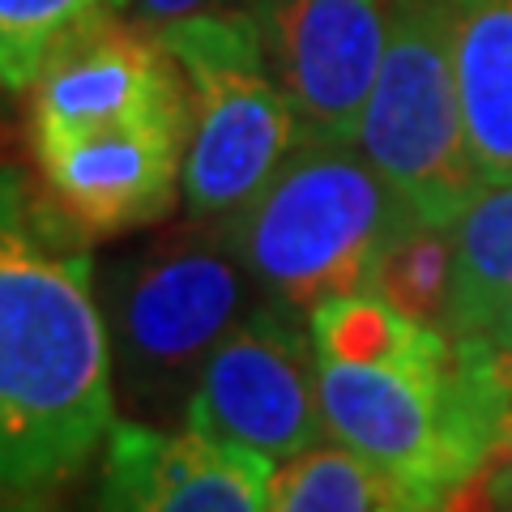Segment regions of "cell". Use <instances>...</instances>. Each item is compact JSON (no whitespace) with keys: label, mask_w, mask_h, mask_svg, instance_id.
Listing matches in <instances>:
<instances>
[{"label":"cell","mask_w":512,"mask_h":512,"mask_svg":"<svg viewBox=\"0 0 512 512\" xmlns=\"http://www.w3.org/2000/svg\"><path fill=\"white\" fill-rule=\"evenodd\" d=\"M94 239L0 163V491L73 483L120 423Z\"/></svg>","instance_id":"1"},{"label":"cell","mask_w":512,"mask_h":512,"mask_svg":"<svg viewBox=\"0 0 512 512\" xmlns=\"http://www.w3.org/2000/svg\"><path fill=\"white\" fill-rule=\"evenodd\" d=\"M316 393L329 440L393 474L423 512L478 487L512 414L487 350L444 329L393 359L316 355Z\"/></svg>","instance_id":"2"},{"label":"cell","mask_w":512,"mask_h":512,"mask_svg":"<svg viewBox=\"0 0 512 512\" xmlns=\"http://www.w3.org/2000/svg\"><path fill=\"white\" fill-rule=\"evenodd\" d=\"M227 222L163 227L99 265L116 397L128 419L184 423V406L214 346L261 303Z\"/></svg>","instance_id":"3"},{"label":"cell","mask_w":512,"mask_h":512,"mask_svg":"<svg viewBox=\"0 0 512 512\" xmlns=\"http://www.w3.org/2000/svg\"><path fill=\"white\" fill-rule=\"evenodd\" d=\"M414 214L355 141L303 137L256 197L227 218L265 299L308 316L316 303L376 291L380 261Z\"/></svg>","instance_id":"4"},{"label":"cell","mask_w":512,"mask_h":512,"mask_svg":"<svg viewBox=\"0 0 512 512\" xmlns=\"http://www.w3.org/2000/svg\"><path fill=\"white\" fill-rule=\"evenodd\" d=\"M154 35L188 82L184 210L227 222L295 154L303 124L269 69L261 26L248 9L197 13L158 26Z\"/></svg>","instance_id":"5"},{"label":"cell","mask_w":512,"mask_h":512,"mask_svg":"<svg viewBox=\"0 0 512 512\" xmlns=\"http://www.w3.org/2000/svg\"><path fill=\"white\" fill-rule=\"evenodd\" d=\"M355 146L423 222L448 227L483 184L457 99L448 0H389V43Z\"/></svg>","instance_id":"6"},{"label":"cell","mask_w":512,"mask_h":512,"mask_svg":"<svg viewBox=\"0 0 512 512\" xmlns=\"http://www.w3.org/2000/svg\"><path fill=\"white\" fill-rule=\"evenodd\" d=\"M184 427L252 448L278 466L329 440L303 312L274 299L256 303L205 359L184 406Z\"/></svg>","instance_id":"7"},{"label":"cell","mask_w":512,"mask_h":512,"mask_svg":"<svg viewBox=\"0 0 512 512\" xmlns=\"http://www.w3.org/2000/svg\"><path fill=\"white\" fill-rule=\"evenodd\" d=\"M188 99L141 116L30 137L39 180L94 244L167 222L180 201Z\"/></svg>","instance_id":"8"},{"label":"cell","mask_w":512,"mask_h":512,"mask_svg":"<svg viewBox=\"0 0 512 512\" xmlns=\"http://www.w3.org/2000/svg\"><path fill=\"white\" fill-rule=\"evenodd\" d=\"M248 13L303 137L355 141L389 43V0H252Z\"/></svg>","instance_id":"9"},{"label":"cell","mask_w":512,"mask_h":512,"mask_svg":"<svg viewBox=\"0 0 512 512\" xmlns=\"http://www.w3.org/2000/svg\"><path fill=\"white\" fill-rule=\"evenodd\" d=\"M274 474L252 448L124 414L103 444L99 512H265Z\"/></svg>","instance_id":"10"},{"label":"cell","mask_w":512,"mask_h":512,"mask_svg":"<svg viewBox=\"0 0 512 512\" xmlns=\"http://www.w3.org/2000/svg\"><path fill=\"white\" fill-rule=\"evenodd\" d=\"M453 5V73L474 167L483 180H512V0Z\"/></svg>","instance_id":"11"},{"label":"cell","mask_w":512,"mask_h":512,"mask_svg":"<svg viewBox=\"0 0 512 512\" xmlns=\"http://www.w3.org/2000/svg\"><path fill=\"white\" fill-rule=\"evenodd\" d=\"M453 235V299L448 338H474L483 320L512 295V180H483L461 214L448 222Z\"/></svg>","instance_id":"12"},{"label":"cell","mask_w":512,"mask_h":512,"mask_svg":"<svg viewBox=\"0 0 512 512\" xmlns=\"http://www.w3.org/2000/svg\"><path fill=\"white\" fill-rule=\"evenodd\" d=\"M265 512H423V504L355 448L320 440L278 466Z\"/></svg>","instance_id":"13"},{"label":"cell","mask_w":512,"mask_h":512,"mask_svg":"<svg viewBox=\"0 0 512 512\" xmlns=\"http://www.w3.org/2000/svg\"><path fill=\"white\" fill-rule=\"evenodd\" d=\"M128 5L133 0H0V90L30 94L60 43Z\"/></svg>","instance_id":"14"},{"label":"cell","mask_w":512,"mask_h":512,"mask_svg":"<svg viewBox=\"0 0 512 512\" xmlns=\"http://www.w3.org/2000/svg\"><path fill=\"white\" fill-rule=\"evenodd\" d=\"M376 291L389 295L402 312L444 329L448 299H453V235H448V227L410 218L384 252Z\"/></svg>","instance_id":"15"},{"label":"cell","mask_w":512,"mask_h":512,"mask_svg":"<svg viewBox=\"0 0 512 512\" xmlns=\"http://www.w3.org/2000/svg\"><path fill=\"white\" fill-rule=\"evenodd\" d=\"M252 0H133L128 13L141 26H167L180 18H197V13H231V9H248Z\"/></svg>","instance_id":"16"},{"label":"cell","mask_w":512,"mask_h":512,"mask_svg":"<svg viewBox=\"0 0 512 512\" xmlns=\"http://www.w3.org/2000/svg\"><path fill=\"white\" fill-rule=\"evenodd\" d=\"M478 487H483L487 504L495 512H512V414H508V423L500 431V444H495L483 478H478Z\"/></svg>","instance_id":"17"},{"label":"cell","mask_w":512,"mask_h":512,"mask_svg":"<svg viewBox=\"0 0 512 512\" xmlns=\"http://www.w3.org/2000/svg\"><path fill=\"white\" fill-rule=\"evenodd\" d=\"M470 342H483L487 350H495V355H504V359H512V295L495 308L487 320H483V329L474 333Z\"/></svg>","instance_id":"18"},{"label":"cell","mask_w":512,"mask_h":512,"mask_svg":"<svg viewBox=\"0 0 512 512\" xmlns=\"http://www.w3.org/2000/svg\"><path fill=\"white\" fill-rule=\"evenodd\" d=\"M470 342V338H466ZM483 346V342H478ZM487 350V346H483ZM487 359H491V367H495V380H500V389H504V397H508V406H512V359H504V355H495V350H487Z\"/></svg>","instance_id":"19"},{"label":"cell","mask_w":512,"mask_h":512,"mask_svg":"<svg viewBox=\"0 0 512 512\" xmlns=\"http://www.w3.org/2000/svg\"><path fill=\"white\" fill-rule=\"evenodd\" d=\"M0 512H52V508H43L35 495H9V491H0Z\"/></svg>","instance_id":"20"},{"label":"cell","mask_w":512,"mask_h":512,"mask_svg":"<svg viewBox=\"0 0 512 512\" xmlns=\"http://www.w3.org/2000/svg\"><path fill=\"white\" fill-rule=\"evenodd\" d=\"M0 94H5V90H0Z\"/></svg>","instance_id":"21"}]
</instances>
